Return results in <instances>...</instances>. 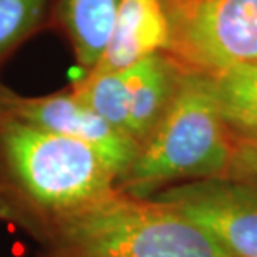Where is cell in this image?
I'll return each instance as SVG.
<instances>
[{
    "label": "cell",
    "mask_w": 257,
    "mask_h": 257,
    "mask_svg": "<svg viewBox=\"0 0 257 257\" xmlns=\"http://www.w3.org/2000/svg\"><path fill=\"white\" fill-rule=\"evenodd\" d=\"M181 72L162 54L136 64L125 134L139 146L151 136L171 104Z\"/></svg>",
    "instance_id": "cell-9"
},
{
    "label": "cell",
    "mask_w": 257,
    "mask_h": 257,
    "mask_svg": "<svg viewBox=\"0 0 257 257\" xmlns=\"http://www.w3.org/2000/svg\"><path fill=\"white\" fill-rule=\"evenodd\" d=\"M52 0H0V65L47 20Z\"/></svg>",
    "instance_id": "cell-10"
},
{
    "label": "cell",
    "mask_w": 257,
    "mask_h": 257,
    "mask_svg": "<svg viewBox=\"0 0 257 257\" xmlns=\"http://www.w3.org/2000/svg\"><path fill=\"white\" fill-rule=\"evenodd\" d=\"M120 0H57L55 15L74 49L82 75L104 57L114 34Z\"/></svg>",
    "instance_id": "cell-8"
},
{
    "label": "cell",
    "mask_w": 257,
    "mask_h": 257,
    "mask_svg": "<svg viewBox=\"0 0 257 257\" xmlns=\"http://www.w3.org/2000/svg\"><path fill=\"white\" fill-rule=\"evenodd\" d=\"M171 17L164 0H120L110 44L92 72L122 70L162 54L171 45Z\"/></svg>",
    "instance_id": "cell-7"
},
{
    "label": "cell",
    "mask_w": 257,
    "mask_h": 257,
    "mask_svg": "<svg viewBox=\"0 0 257 257\" xmlns=\"http://www.w3.org/2000/svg\"><path fill=\"white\" fill-rule=\"evenodd\" d=\"M204 229L234 257H257V186L230 177L200 179L151 195Z\"/></svg>",
    "instance_id": "cell-5"
},
{
    "label": "cell",
    "mask_w": 257,
    "mask_h": 257,
    "mask_svg": "<svg viewBox=\"0 0 257 257\" xmlns=\"http://www.w3.org/2000/svg\"><path fill=\"white\" fill-rule=\"evenodd\" d=\"M37 245L40 257H234L171 205L119 189L67 215Z\"/></svg>",
    "instance_id": "cell-2"
},
{
    "label": "cell",
    "mask_w": 257,
    "mask_h": 257,
    "mask_svg": "<svg viewBox=\"0 0 257 257\" xmlns=\"http://www.w3.org/2000/svg\"><path fill=\"white\" fill-rule=\"evenodd\" d=\"M169 17L171 45L199 72L257 62V0H179Z\"/></svg>",
    "instance_id": "cell-4"
},
{
    "label": "cell",
    "mask_w": 257,
    "mask_h": 257,
    "mask_svg": "<svg viewBox=\"0 0 257 257\" xmlns=\"http://www.w3.org/2000/svg\"><path fill=\"white\" fill-rule=\"evenodd\" d=\"M232 152V136L220 115L212 77L186 72L117 189L134 197H151L174 182L227 177Z\"/></svg>",
    "instance_id": "cell-3"
},
{
    "label": "cell",
    "mask_w": 257,
    "mask_h": 257,
    "mask_svg": "<svg viewBox=\"0 0 257 257\" xmlns=\"http://www.w3.org/2000/svg\"><path fill=\"white\" fill-rule=\"evenodd\" d=\"M0 112L87 144L109 164L119 181L131 169L141 149L136 141L95 114L72 89L49 95H24L0 82Z\"/></svg>",
    "instance_id": "cell-6"
},
{
    "label": "cell",
    "mask_w": 257,
    "mask_h": 257,
    "mask_svg": "<svg viewBox=\"0 0 257 257\" xmlns=\"http://www.w3.org/2000/svg\"><path fill=\"white\" fill-rule=\"evenodd\" d=\"M94 149L0 112V220L35 244L67 215L117 189Z\"/></svg>",
    "instance_id": "cell-1"
}]
</instances>
